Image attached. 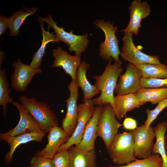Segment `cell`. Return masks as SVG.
Listing matches in <instances>:
<instances>
[{
    "mask_svg": "<svg viewBox=\"0 0 167 167\" xmlns=\"http://www.w3.org/2000/svg\"><path fill=\"white\" fill-rule=\"evenodd\" d=\"M112 59L108 61L105 69L100 75L93 77L95 79L94 85L101 92L100 95L93 99L94 105L110 104L113 107L114 92L118 78L122 73V63L114 62L112 64Z\"/></svg>",
    "mask_w": 167,
    "mask_h": 167,
    "instance_id": "6da1fadb",
    "label": "cell"
},
{
    "mask_svg": "<svg viewBox=\"0 0 167 167\" xmlns=\"http://www.w3.org/2000/svg\"><path fill=\"white\" fill-rule=\"evenodd\" d=\"M18 98L20 104L37 122L41 130L47 133L52 128L58 126L57 117L46 103L25 95L20 96Z\"/></svg>",
    "mask_w": 167,
    "mask_h": 167,
    "instance_id": "7a4b0ae2",
    "label": "cell"
},
{
    "mask_svg": "<svg viewBox=\"0 0 167 167\" xmlns=\"http://www.w3.org/2000/svg\"><path fill=\"white\" fill-rule=\"evenodd\" d=\"M107 150L113 162L118 166L134 161L136 157L132 131L118 133Z\"/></svg>",
    "mask_w": 167,
    "mask_h": 167,
    "instance_id": "3957f363",
    "label": "cell"
},
{
    "mask_svg": "<svg viewBox=\"0 0 167 167\" xmlns=\"http://www.w3.org/2000/svg\"><path fill=\"white\" fill-rule=\"evenodd\" d=\"M37 17L39 21L46 23L49 27L53 28L54 30V33L56 34L58 42L62 41L68 46V50L70 52H74L75 55L81 56L82 54L85 51L89 42L87 33L79 35L74 34L72 30H70L69 32H66L63 28L59 27L57 25L51 15H49L44 18L39 16Z\"/></svg>",
    "mask_w": 167,
    "mask_h": 167,
    "instance_id": "277c9868",
    "label": "cell"
},
{
    "mask_svg": "<svg viewBox=\"0 0 167 167\" xmlns=\"http://www.w3.org/2000/svg\"><path fill=\"white\" fill-rule=\"evenodd\" d=\"M93 23L104 32L105 35L104 41H101L99 45V56L105 60L108 61L112 58L114 62L122 63L119 59V56L121 53L119 41L115 35L117 27L114 26L113 24L111 22H105L102 19H96L93 21Z\"/></svg>",
    "mask_w": 167,
    "mask_h": 167,
    "instance_id": "5b68a950",
    "label": "cell"
},
{
    "mask_svg": "<svg viewBox=\"0 0 167 167\" xmlns=\"http://www.w3.org/2000/svg\"><path fill=\"white\" fill-rule=\"evenodd\" d=\"M116 118L112 106L109 103L104 105L98 123L96 136L101 139L106 149L109 148L122 125Z\"/></svg>",
    "mask_w": 167,
    "mask_h": 167,
    "instance_id": "8992f818",
    "label": "cell"
},
{
    "mask_svg": "<svg viewBox=\"0 0 167 167\" xmlns=\"http://www.w3.org/2000/svg\"><path fill=\"white\" fill-rule=\"evenodd\" d=\"M94 105L93 99L78 105V115L75 129L68 140L60 146L58 152L68 149L71 146H76L80 142L87 124L94 114Z\"/></svg>",
    "mask_w": 167,
    "mask_h": 167,
    "instance_id": "52a82bcc",
    "label": "cell"
},
{
    "mask_svg": "<svg viewBox=\"0 0 167 167\" xmlns=\"http://www.w3.org/2000/svg\"><path fill=\"white\" fill-rule=\"evenodd\" d=\"M132 33H124L122 45L120 55L121 58L129 64L134 65L161 63L157 56L151 55L142 52L134 43Z\"/></svg>",
    "mask_w": 167,
    "mask_h": 167,
    "instance_id": "ba28073f",
    "label": "cell"
},
{
    "mask_svg": "<svg viewBox=\"0 0 167 167\" xmlns=\"http://www.w3.org/2000/svg\"><path fill=\"white\" fill-rule=\"evenodd\" d=\"M132 131L136 157L142 159L147 158L152 154L156 137L153 128L150 126L147 128L144 124Z\"/></svg>",
    "mask_w": 167,
    "mask_h": 167,
    "instance_id": "9c48e42d",
    "label": "cell"
},
{
    "mask_svg": "<svg viewBox=\"0 0 167 167\" xmlns=\"http://www.w3.org/2000/svg\"><path fill=\"white\" fill-rule=\"evenodd\" d=\"M142 77L139 69L135 65L129 63L126 66L124 74L119 76L114 92L117 95L136 93L142 88Z\"/></svg>",
    "mask_w": 167,
    "mask_h": 167,
    "instance_id": "30bf717a",
    "label": "cell"
},
{
    "mask_svg": "<svg viewBox=\"0 0 167 167\" xmlns=\"http://www.w3.org/2000/svg\"><path fill=\"white\" fill-rule=\"evenodd\" d=\"M12 66L14 71L11 75L10 85L12 88L18 92H24L33 77L42 72L41 68L36 69L24 64L19 58L17 61L13 62Z\"/></svg>",
    "mask_w": 167,
    "mask_h": 167,
    "instance_id": "8fae6325",
    "label": "cell"
},
{
    "mask_svg": "<svg viewBox=\"0 0 167 167\" xmlns=\"http://www.w3.org/2000/svg\"><path fill=\"white\" fill-rule=\"evenodd\" d=\"M70 92L68 98L65 101L66 104V112L62 122V129L71 136L76 127L78 115L77 100L79 96V87L76 80H71L67 85Z\"/></svg>",
    "mask_w": 167,
    "mask_h": 167,
    "instance_id": "7c38bea8",
    "label": "cell"
},
{
    "mask_svg": "<svg viewBox=\"0 0 167 167\" xmlns=\"http://www.w3.org/2000/svg\"><path fill=\"white\" fill-rule=\"evenodd\" d=\"M52 52L54 59L51 67H62L72 80H76L77 70L81 63V56L71 55L60 46L54 49Z\"/></svg>",
    "mask_w": 167,
    "mask_h": 167,
    "instance_id": "4fadbf2b",
    "label": "cell"
},
{
    "mask_svg": "<svg viewBox=\"0 0 167 167\" xmlns=\"http://www.w3.org/2000/svg\"><path fill=\"white\" fill-rule=\"evenodd\" d=\"M130 19L126 27L120 31L124 33H132L136 36L138 34L139 29L142 27V20L150 14V6L146 1L134 0L129 8Z\"/></svg>",
    "mask_w": 167,
    "mask_h": 167,
    "instance_id": "5bb4252c",
    "label": "cell"
},
{
    "mask_svg": "<svg viewBox=\"0 0 167 167\" xmlns=\"http://www.w3.org/2000/svg\"><path fill=\"white\" fill-rule=\"evenodd\" d=\"M46 133L41 130L25 133L15 136H9L0 134V141H4L9 145L10 149L6 153L4 157L6 164H10L12 161L14 153L17 148L20 145L27 143L32 141L41 142Z\"/></svg>",
    "mask_w": 167,
    "mask_h": 167,
    "instance_id": "9a60e30c",
    "label": "cell"
},
{
    "mask_svg": "<svg viewBox=\"0 0 167 167\" xmlns=\"http://www.w3.org/2000/svg\"><path fill=\"white\" fill-rule=\"evenodd\" d=\"M48 133V143L42 150L36 152L34 156L52 159L60 146L71 136L58 126L52 128Z\"/></svg>",
    "mask_w": 167,
    "mask_h": 167,
    "instance_id": "2e32d148",
    "label": "cell"
},
{
    "mask_svg": "<svg viewBox=\"0 0 167 167\" xmlns=\"http://www.w3.org/2000/svg\"><path fill=\"white\" fill-rule=\"evenodd\" d=\"M103 107L104 105H100L95 108L94 114L86 126L81 141L75 146L76 148L84 152L95 149L98 123Z\"/></svg>",
    "mask_w": 167,
    "mask_h": 167,
    "instance_id": "e0dca14e",
    "label": "cell"
},
{
    "mask_svg": "<svg viewBox=\"0 0 167 167\" xmlns=\"http://www.w3.org/2000/svg\"><path fill=\"white\" fill-rule=\"evenodd\" d=\"M17 108L20 115L19 123L14 128L3 135L15 136L25 133L40 130L39 126L32 116L18 102L13 101L12 103Z\"/></svg>",
    "mask_w": 167,
    "mask_h": 167,
    "instance_id": "ac0fdd59",
    "label": "cell"
},
{
    "mask_svg": "<svg viewBox=\"0 0 167 167\" xmlns=\"http://www.w3.org/2000/svg\"><path fill=\"white\" fill-rule=\"evenodd\" d=\"M68 150L70 159L69 167H97L96 153L95 149L84 152L73 145Z\"/></svg>",
    "mask_w": 167,
    "mask_h": 167,
    "instance_id": "d6986e66",
    "label": "cell"
},
{
    "mask_svg": "<svg viewBox=\"0 0 167 167\" xmlns=\"http://www.w3.org/2000/svg\"><path fill=\"white\" fill-rule=\"evenodd\" d=\"M143 105L136 98L135 94L114 96L113 108L117 118L120 121L127 112Z\"/></svg>",
    "mask_w": 167,
    "mask_h": 167,
    "instance_id": "ffe728a7",
    "label": "cell"
},
{
    "mask_svg": "<svg viewBox=\"0 0 167 167\" xmlns=\"http://www.w3.org/2000/svg\"><path fill=\"white\" fill-rule=\"evenodd\" d=\"M90 65L85 61L81 62L76 73V82L79 87L83 91L82 101L84 102L90 100L97 94L101 93L100 91L89 82L86 77V72Z\"/></svg>",
    "mask_w": 167,
    "mask_h": 167,
    "instance_id": "44dd1931",
    "label": "cell"
},
{
    "mask_svg": "<svg viewBox=\"0 0 167 167\" xmlns=\"http://www.w3.org/2000/svg\"><path fill=\"white\" fill-rule=\"evenodd\" d=\"M135 95L143 105L147 102L154 105L167 98V88H142Z\"/></svg>",
    "mask_w": 167,
    "mask_h": 167,
    "instance_id": "7402d4cb",
    "label": "cell"
},
{
    "mask_svg": "<svg viewBox=\"0 0 167 167\" xmlns=\"http://www.w3.org/2000/svg\"><path fill=\"white\" fill-rule=\"evenodd\" d=\"M153 130L156 140L154 144L152 153L159 154L162 160V167H167V156L164 144L165 136L167 131V122L163 121L158 123L153 128Z\"/></svg>",
    "mask_w": 167,
    "mask_h": 167,
    "instance_id": "603a6c76",
    "label": "cell"
},
{
    "mask_svg": "<svg viewBox=\"0 0 167 167\" xmlns=\"http://www.w3.org/2000/svg\"><path fill=\"white\" fill-rule=\"evenodd\" d=\"M38 8L36 7L31 8L25 7L24 9L19 10L13 13L9 17V28L10 36H16L19 29L25 19L28 16L35 13Z\"/></svg>",
    "mask_w": 167,
    "mask_h": 167,
    "instance_id": "cb8c5ba5",
    "label": "cell"
},
{
    "mask_svg": "<svg viewBox=\"0 0 167 167\" xmlns=\"http://www.w3.org/2000/svg\"><path fill=\"white\" fill-rule=\"evenodd\" d=\"M40 24L42 35L41 44L38 50L33 54L30 66L36 69H40L42 59L45 53V49L47 44L51 42H58L55 35L49 32V28L47 31L44 29L43 22L39 21Z\"/></svg>",
    "mask_w": 167,
    "mask_h": 167,
    "instance_id": "d4e9b609",
    "label": "cell"
},
{
    "mask_svg": "<svg viewBox=\"0 0 167 167\" xmlns=\"http://www.w3.org/2000/svg\"><path fill=\"white\" fill-rule=\"evenodd\" d=\"M135 66L140 70L143 78L158 79L167 78V65L149 64Z\"/></svg>",
    "mask_w": 167,
    "mask_h": 167,
    "instance_id": "484cf974",
    "label": "cell"
},
{
    "mask_svg": "<svg viewBox=\"0 0 167 167\" xmlns=\"http://www.w3.org/2000/svg\"><path fill=\"white\" fill-rule=\"evenodd\" d=\"M9 87L6 68L0 69V106L5 118L7 104L8 103L12 104L14 101L13 99L10 96L12 88Z\"/></svg>",
    "mask_w": 167,
    "mask_h": 167,
    "instance_id": "4316f807",
    "label": "cell"
},
{
    "mask_svg": "<svg viewBox=\"0 0 167 167\" xmlns=\"http://www.w3.org/2000/svg\"><path fill=\"white\" fill-rule=\"evenodd\" d=\"M162 159L158 154L152 153L146 158L137 159L125 165L107 167H162Z\"/></svg>",
    "mask_w": 167,
    "mask_h": 167,
    "instance_id": "83f0119b",
    "label": "cell"
},
{
    "mask_svg": "<svg viewBox=\"0 0 167 167\" xmlns=\"http://www.w3.org/2000/svg\"><path fill=\"white\" fill-rule=\"evenodd\" d=\"M167 107V98L159 103L157 106L153 109H146L147 115V119L144 122V124L148 128L151 123L157 118L160 113Z\"/></svg>",
    "mask_w": 167,
    "mask_h": 167,
    "instance_id": "f1b7e54d",
    "label": "cell"
},
{
    "mask_svg": "<svg viewBox=\"0 0 167 167\" xmlns=\"http://www.w3.org/2000/svg\"><path fill=\"white\" fill-rule=\"evenodd\" d=\"M70 159L68 149L58 152L52 159L53 167H69Z\"/></svg>",
    "mask_w": 167,
    "mask_h": 167,
    "instance_id": "f546056e",
    "label": "cell"
},
{
    "mask_svg": "<svg viewBox=\"0 0 167 167\" xmlns=\"http://www.w3.org/2000/svg\"><path fill=\"white\" fill-rule=\"evenodd\" d=\"M140 85L142 88H167V78L158 79L142 77L141 79Z\"/></svg>",
    "mask_w": 167,
    "mask_h": 167,
    "instance_id": "4dcf8cb0",
    "label": "cell"
},
{
    "mask_svg": "<svg viewBox=\"0 0 167 167\" xmlns=\"http://www.w3.org/2000/svg\"><path fill=\"white\" fill-rule=\"evenodd\" d=\"M29 167H53L52 159L34 156L30 161Z\"/></svg>",
    "mask_w": 167,
    "mask_h": 167,
    "instance_id": "1f68e13d",
    "label": "cell"
},
{
    "mask_svg": "<svg viewBox=\"0 0 167 167\" xmlns=\"http://www.w3.org/2000/svg\"><path fill=\"white\" fill-rule=\"evenodd\" d=\"M123 125V128L127 130H134L137 128V123L134 119L129 117L124 120Z\"/></svg>",
    "mask_w": 167,
    "mask_h": 167,
    "instance_id": "d6a6232c",
    "label": "cell"
},
{
    "mask_svg": "<svg viewBox=\"0 0 167 167\" xmlns=\"http://www.w3.org/2000/svg\"><path fill=\"white\" fill-rule=\"evenodd\" d=\"M9 27L8 18L0 14V36H1L6 32Z\"/></svg>",
    "mask_w": 167,
    "mask_h": 167,
    "instance_id": "836d02e7",
    "label": "cell"
},
{
    "mask_svg": "<svg viewBox=\"0 0 167 167\" xmlns=\"http://www.w3.org/2000/svg\"><path fill=\"white\" fill-rule=\"evenodd\" d=\"M0 66L1 68L4 59L5 55L3 52L2 51H0Z\"/></svg>",
    "mask_w": 167,
    "mask_h": 167,
    "instance_id": "e575fe53",
    "label": "cell"
},
{
    "mask_svg": "<svg viewBox=\"0 0 167 167\" xmlns=\"http://www.w3.org/2000/svg\"><path fill=\"white\" fill-rule=\"evenodd\" d=\"M164 144L165 150L167 156V134L165 135L164 138Z\"/></svg>",
    "mask_w": 167,
    "mask_h": 167,
    "instance_id": "d590c367",
    "label": "cell"
}]
</instances>
